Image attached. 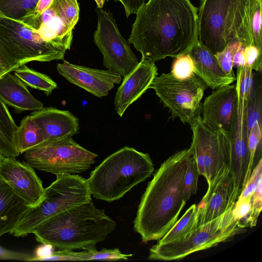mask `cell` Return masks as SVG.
<instances>
[{"label": "cell", "instance_id": "ffe728a7", "mask_svg": "<svg viewBox=\"0 0 262 262\" xmlns=\"http://www.w3.org/2000/svg\"><path fill=\"white\" fill-rule=\"evenodd\" d=\"M30 115L40 129L44 142L72 137L79 133V120L68 111L43 107Z\"/></svg>", "mask_w": 262, "mask_h": 262}, {"label": "cell", "instance_id": "ee69618b", "mask_svg": "<svg viewBox=\"0 0 262 262\" xmlns=\"http://www.w3.org/2000/svg\"><path fill=\"white\" fill-rule=\"evenodd\" d=\"M115 1H119V2L121 1V0H115Z\"/></svg>", "mask_w": 262, "mask_h": 262}, {"label": "cell", "instance_id": "52a82bcc", "mask_svg": "<svg viewBox=\"0 0 262 262\" xmlns=\"http://www.w3.org/2000/svg\"><path fill=\"white\" fill-rule=\"evenodd\" d=\"M0 50L11 71L33 61L64 60L67 49L18 20L0 15Z\"/></svg>", "mask_w": 262, "mask_h": 262}, {"label": "cell", "instance_id": "4dcf8cb0", "mask_svg": "<svg viewBox=\"0 0 262 262\" xmlns=\"http://www.w3.org/2000/svg\"><path fill=\"white\" fill-rule=\"evenodd\" d=\"M247 133L256 122L262 124V87L254 80L253 89L247 105Z\"/></svg>", "mask_w": 262, "mask_h": 262}, {"label": "cell", "instance_id": "ac0fdd59", "mask_svg": "<svg viewBox=\"0 0 262 262\" xmlns=\"http://www.w3.org/2000/svg\"><path fill=\"white\" fill-rule=\"evenodd\" d=\"M58 72L68 81L91 94L101 98L107 95L115 84L122 80L111 70H99L71 63L63 60L56 66Z\"/></svg>", "mask_w": 262, "mask_h": 262}, {"label": "cell", "instance_id": "5bb4252c", "mask_svg": "<svg viewBox=\"0 0 262 262\" xmlns=\"http://www.w3.org/2000/svg\"><path fill=\"white\" fill-rule=\"evenodd\" d=\"M247 102L238 97L235 124L229 137L231 152L228 168L232 179L234 195L236 201L246 185V178L249 163L246 118Z\"/></svg>", "mask_w": 262, "mask_h": 262}, {"label": "cell", "instance_id": "7a4b0ae2", "mask_svg": "<svg viewBox=\"0 0 262 262\" xmlns=\"http://www.w3.org/2000/svg\"><path fill=\"white\" fill-rule=\"evenodd\" d=\"M191 146L178 151L163 162L147 185L134 221L142 242L159 240L173 226L186 204L184 176Z\"/></svg>", "mask_w": 262, "mask_h": 262}, {"label": "cell", "instance_id": "8fae6325", "mask_svg": "<svg viewBox=\"0 0 262 262\" xmlns=\"http://www.w3.org/2000/svg\"><path fill=\"white\" fill-rule=\"evenodd\" d=\"M192 148L200 175L209 185L218 173L229 166L231 152L229 137L207 125L200 116L190 125Z\"/></svg>", "mask_w": 262, "mask_h": 262}, {"label": "cell", "instance_id": "7402d4cb", "mask_svg": "<svg viewBox=\"0 0 262 262\" xmlns=\"http://www.w3.org/2000/svg\"><path fill=\"white\" fill-rule=\"evenodd\" d=\"M0 99L17 113L43 107V103L30 93L27 86L11 72L0 77Z\"/></svg>", "mask_w": 262, "mask_h": 262}, {"label": "cell", "instance_id": "484cf974", "mask_svg": "<svg viewBox=\"0 0 262 262\" xmlns=\"http://www.w3.org/2000/svg\"><path fill=\"white\" fill-rule=\"evenodd\" d=\"M262 0H248L245 17V31L249 43L262 50Z\"/></svg>", "mask_w": 262, "mask_h": 262}, {"label": "cell", "instance_id": "ba28073f", "mask_svg": "<svg viewBox=\"0 0 262 262\" xmlns=\"http://www.w3.org/2000/svg\"><path fill=\"white\" fill-rule=\"evenodd\" d=\"M233 206L216 219L203 225L181 238L156 245L149 249L150 259L170 261L183 258L230 240L245 232L232 213Z\"/></svg>", "mask_w": 262, "mask_h": 262}, {"label": "cell", "instance_id": "f1b7e54d", "mask_svg": "<svg viewBox=\"0 0 262 262\" xmlns=\"http://www.w3.org/2000/svg\"><path fill=\"white\" fill-rule=\"evenodd\" d=\"M262 124L256 122L248 134L247 145L249 154V163L246 178V185L252 170L261 159Z\"/></svg>", "mask_w": 262, "mask_h": 262}, {"label": "cell", "instance_id": "7c38bea8", "mask_svg": "<svg viewBox=\"0 0 262 262\" xmlns=\"http://www.w3.org/2000/svg\"><path fill=\"white\" fill-rule=\"evenodd\" d=\"M97 27L94 42L103 56V66L123 78L138 64L129 43L121 35L112 14L97 8Z\"/></svg>", "mask_w": 262, "mask_h": 262}, {"label": "cell", "instance_id": "d4e9b609", "mask_svg": "<svg viewBox=\"0 0 262 262\" xmlns=\"http://www.w3.org/2000/svg\"><path fill=\"white\" fill-rule=\"evenodd\" d=\"M44 142L42 134L31 116L25 117L17 126L15 142L19 154Z\"/></svg>", "mask_w": 262, "mask_h": 262}, {"label": "cell", "instance_id": "6da1fadb", "mask_svg": "<svg viewBox=\"0 0 262 262\" xmlns=\"http://www.w3.org/2000/svg\"><path fill=\"white\" fill-rule=\"evenodd\" d=\"M198 9L190 0H148L136 13L128 41L154 63L188 53L198 41Z\"/></svg>", "mask_w": 262, "mask_h": 262}, {"label": "cell", "instance_id": "2e32d148", "mask_svg": "<svg viewBox=\"0 0 262 262\" xmlns=\"http://www.w3.org/2000/svg\"><path fill=\"white\" fill-rule=\"evenodd\" d=\"M0 177L30 207L36 205L41 199L45 188L33 168L25 161L5 158L0 164Z\"/></svg>", "mask_w": 262, "mask_h": 262}, {"label": "cell", "instance_id": "603a6c76", "mask_svg": "<svg viewBox=\"0 0 262 262\" xmlns=\"http://www.w3.org/2000/svg\"><path fill=\"white\" fill-rule=\"evenodd\" d=\"M29 207L0 177V237L13 231Z\"/></svg>", "mask_w": 262, "mask_h": 262}, {"label": "cell", "instance_id": "d6986e66", "mask_svg": "<svg viewBox=\"0 0 262 262\" xmlns=\"http://www.w3.org/2000/svg\"><path fill=\"white\" fill-rule=\"evenodd\" d=\"M158 75L155 63L141 58L136 68L125 77L115 97V110L121 117L127 107L148 89Z\"/></svg>", "mask_w": 262, "mask_h": 262}, {"label": "cell", "instance_id": "5b68a950", "mask_svg": "<svg viewBox=\"0 0 262 262\" xmlns=\"http://www.w3.org/2000/svg\"><path fill=\"white\" fill-rule=\"evenodd\" d=\"M248 0H201L198 9L199 41L213 54L235 38L246 43L245 19Z\"/></svg>", "mask_w": 262, "mask_h": 262}, {"label": "cell", "instance_id": "30bf717a", "mask_svg": "<svg viewBox=\"0 0 262 262\" xmlns=\"http://www.w3.org/2000/svg\"><path fill=\"white\" fill-rule=\"evenodd\" d=\"M196 75L180 80L171 72L156 76L149 86L173 117L184 124H191L202 112V100L207 88Z\"/></svg>", "mask_w": 262, "mask_h": 262}, {"label": "cell", "instance_id": "f546056e", "mask_svg": "<svg viewBox=\"0 0 262 262\" xmlns=\"http://www.w3.org/2000/svg\"><path fill=\"white\" fill-rule=\"evenodd\" d=\"M38 0H0V15L21 20L34 9Z\"/></svg>", "mask_w": 262, "mask_h": 262}, {"label": "cell", "instance_id": "d590c367", "mask_svg": "<svg viewBox=\"0 0 262 262\" xmlns=\"http://www.w3.org/2000/svg\"><path fill=\"white\" fill-rule=\"evenodd\" d=\"M245 66L250 67L256 72L261 73L262 50L252 45L245 47Z\"/></svg>", "mask_w": 262, "mask_h": 262}, {"label": "cell", "instance_id": "83f0119b", "mask_svg": "<svg viewBox=\"0 0 262 262\" xmlns=\"http://www.w3.org/2000/svg\"><path fill=\"white\" fill-rule=\"evenodd\" d=\"M13 71L14 74L27 86L41 90L47 96L51 94L58 87L57 83L49 76L30 69L25 64Z\"/></svg>", "mask_w": 262, "mask_h": 262}, {"label": "cell", "instance_id": "ab89813d", "mask_svg": "<svg viewBox=\"0 0 262 262\" xmlns=\"http://www.w3.org/2000/svg\"><path fill=\"white\" fill-rule=\"evenodd\" d=\"M52 2L53 0H38L34 10L19 21H22L38 16L51 5Z\"/></svg>", "mask_w": 262, "mask_h": 262}, {"label": "cell", "instance_id": "e0dca14e", "mask_svg": "<svg viewBox=\"0 0 262 262\" xmlns=\"http://www.w3.org/2000/svg\"><path fill=\"white\" fill-rule=\"evenodd\" d=\"M208 185L205 194L197 205L198 226L220 216L236 202L232 179L228 166L221 170Z\"/></svg>", "mask_w": 262, "mask_h": 262}, {"label": "cell", "instance_id": "b9f144b4", "mask_svg": "<svg viewBox=\"0 0 262 262\" xmlns=\"http://www.w3.org/2000/svg\"><path fill=\"white\" fill-rule=\"evenodd\" d=\"M11 72L9 66L0 50V77Z\"/></svg>", "mask_w": 262, "mask_h": 262}, {"label": "cell", "instance_id": "f35d334b", "mask_svg": "<svg viewBox=\"0 0 262 262\" xmlns=\"http://www.w3.org/2000/svg\"><path fill=\"white\" fill-rule=\"evenodd\" d=\"M35 255L7 250L0 246V260L31 261Z\"/></svg>", "mask_w": 262, "mask_h": 262}, {"label": "cell", "instance_id": "8992f818", "mask_svg": "<svg viewBox=\"0 0 262 262\" xmlns=\"http://www.w3.org/2000/svg\"><path fill=\"white\" fill-rule=\"evenodd\" d=\"M87 180L75 174L56 175V179L45 188L39 203L29 207L10 233L19 237L33 233L47 220L76 206L92 201Z\"/></svg>", "mask_w": 262, "mask_h": 262}, {"label": "cell", "instance_id": "74e56055", "mask_svg": "<svg viewBox=\"0 0 262 262\" xmlns=\"http://www.w3.org/2000/svg\"><path fill=\"white\" fill-rule=\"evenodd\" d=\"M262 180H260L258 185L251 195L252 213L253 221L257 223L258 217L262 208Z\"/></svg>", "mask_w": 262, "mask_h": 262}, {"label": "cell", "instance_id": "e575fe53", "mask_svg": "<svg viewBox=\"0 0 262 262\" xmlns=\"http://www.w3.org/2000/svg\"><path fill=\"white\" fill-rule=\"evenodd\" d=\"M240 42V39L236 37L221 52L214 54L221 68L229 76L235 77L232 70V59Z\"/></svg>", "mask_w": 262, "mask_h": 262}, {"label": "cell", "instance_id": "d6a6232c", "mask_svg": "<svg viewBox=\"0 0 262 262\" xmlns=\"http://www.w3.org/2000/svg\"><path fill=\"white\" fill-rule=\"evenodd\" d=\"M199 176L200 173L193 152L189 158L184 179V195L187 201L192 195L196 193Z\"/></svg>", "mask_w": 262, "mask_h": 262}, {"label": "cell", "instance_id": "3957f363", "mask_svg": "<svg viewBox=\"0 0 262 262\" xmlns=\"http://www.w3.org/2000/svg\"><path fill=\"white\" fill-rule=\"evenodd\" d=\"M116 227V222L92 201L44 221L34 230L37 241L58 250H96Z\"/></svg>", "mask_w": 262, "mask_h": 262}, {"label": "cell", "instance_id": "1f68e13d", "mask_svg": "<svg viewBox=\"0 0 262 262\" xmlns=\"http://www.w3.org/2000/svg\"><path fill=\"white\" fill-rule=\"evenodd\" d=\"M237 69L235 87L238 97L248 101L254 84L255 78L253 70L245 65L240 66Z\"/></svg>", "mask_w": 262, "mask_h": 262}, {"label": "cell", "instance_id": "9c48e42d", "mask_svg": "<svg viewBox=\"0 0 262 262\" xmlns=\"http://www.w3.org/2000/svg\"><path fill=\"white\" fill-rule=\"evenodd\" d=\"M24 154L25 161L33 168L56 176L84 172L98 157L72 137L44 142Z\"/></svg>", "mask_w": 262, "mask_h": 262}, {"label": "cell", "instance_id": "836d02e7", "mask_svg": "<svg viewBox=\"0 0 262 262\" xmlns=\"http://www.w3.org/2000/svg\"><path fill=\"white\" fill-rule=\"evenodd\" d=\"M170 72L180 80L188 79L195 74L193 60L189 53L175 58Z\"/></svg>", "mask_w": 262, "mask_h": 262}, {"label": "cell", "instance_id": "9a60e30c", "mask_svg": "<svg viewBox=\"0 0 262 262\" xmlns=\"http://www.w3.org/2000/svg\"><path fill=\"white\" fill-rule=\"evenodd\" d=\"M238 99L235 85L227 84L216 89L202 104V120L230 137L235 124Z\"/></svg>", "mask_w": 262, "mask_h": 262}, {"label": "cell", "instance_id": "44dd1931", "mask_svg": "<svg viewBox=\"0 0 262 262\" xmlns=\"http://www.w3.org/2000/svg\"><path fill=\"white\" fill-rule=\"evenodd\" d=\"M193 62L194 72L211 89L232 83L235 77L227 75L222 70L215 56L198 41L189 52Z\"/></svg>", "mask_w": 262, "mask_h": 262}, {"label": "cell", "instance_id": "60d3db41", "mask_svg": "<svg viewBox=\"0 0 262 262\" xmlns=\"http://www.w3.org/2000/svg\"><path fill=\"white\" fill-rule=\"evenodd\" d=\"M126 17L130 14H136L139 8L145 3L144 0H121Z\"/></svg>", "mask_w": 262, "mask_h": 262}, {"label": "cell", "instance_id": "8d00e7d4", "mask_svg": "<svg viewBox=\"0 0 262 262\" xmlns=\"http://www.w3.org/2000/svg\"><path fill=\"white\" fill-rule=\"evenodd\" d=\"M261 160L259 161L254 168L246 185L238 199H246L251 197L255 191L259 181L262 180Z\"/></svg>", "mask_w": 262, "mask_h": 262}, {"label": "cell", "instance_id": "cb8c5ba5", "mask_svg": "<svg viewBox=\"0 0 262 262\" xmlns=\"http://www.w3.org/2000/svg\"><path fill=\"white\" fill-rule=\"evenodd\" d=\"M17 126L6 104L0 99V155L16 158L19 155L15 142Z\"/></svg>", "mask_w": 262, "mask_h": 262}, {"label": "cell", "instance_id": "277c9868", "mask_svg": "<svg viewBox=\"0 0 262 262\" xmlns=\"http://www.w3.org/2000/svg\"><path fill=\"white\" fill-rule=\"evenodd\" d=\"M154 165L147 153L125 146L106 158L86 179L91 195L112 202L151 176Z\"/></svg>", "mask_w": 262, "mask_h": 262}, {"label": "cell", "instance_id": "7bdbcfd3", "mask_svg": "<svg viewBox=\"0 0 262 262\" xmlns=\"http://www.w3.org/2000/svg\"><path fill=\"white\" fill-rule=\"evenodd\" d=\"M5 158V157H4L2 155H0V164L4 160Z\"/></svg>", "mask_w": 262, "mask_h": 262}, {"label": "cell", "instance_id": "4fadbf2b", "mask_svg": "<svg viewBox=\"0 0 262 262\" xmlns=\"http://www.w3.org/2000/svg\"><path fill=\"white\" fill-rule=\"evenodd\" d=\"M77 0H53L38 16L22 21L42 37L70 49L73 30L79 19Z\"/></svg>", "mask_w": 262, "mask_h": 262}, {"label": "cell", "instance_id": "4316f807", "mask_svg": "<svg viewBox=\"0 0 262 262\" xmlns=\"http://www.w3.org/2000/svg\"><path fill=\"white\" fill-rule=\"evenodd\" d=\"M197 205H192L157 244L169 243L184 236L198 227Z\"/></svg>", "mask_w": 262, "mask_h": 262}]
</instances>
